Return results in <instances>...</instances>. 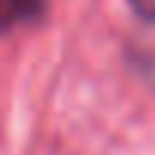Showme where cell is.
<instances>
[{
  "label": "cell",
  "mask_w": 155,
  "mask_h": 155,
  "mask_svg": "<svg viewBox=\"0 0 155 155\" xmlns=\"http://www.w3.org/2000/svg\"><path fill=\"white\" fill-rule=\"evenodd\" d=\"M128 3H131V9H134L143 21L155 25V0H128Z\"/></svg>",
  "instance_id": "cell-2"
},
{
  "label": "cell",
  "mask_w": 155,
  "mask_h": 155,
  "mask_svg": "<svg viewBox=\"0 0 155 155\" xmlns=\"http://www.w3.org/2000/svg\"><path fill=\"white\" fill-rule=\"evenodd\" d=\"M46 0H0V34H9L43 15Z\"/></svg>",
  "instance_id": "cell-1"
}]
</instances>
